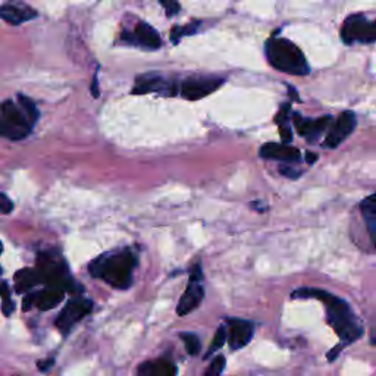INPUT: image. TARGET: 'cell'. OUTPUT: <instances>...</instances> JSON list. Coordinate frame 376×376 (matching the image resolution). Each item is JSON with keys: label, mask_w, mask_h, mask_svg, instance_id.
I'll return each mask as SVG.
<instances>
[{"label": "cell", "mask_w": 376, "mask_h": 376, "mask_svg": "<svg viewBox=\"0 0 376 376\" xmlns=\"http://www.w3.org/2000/svg\"><path fill=\"white\" fill-rule=\"evenodd\" d=\"M13 309H15V305H13V301L10 300V297L2 298V310H3L5 316H10Z\"/></svg>", "instance_id": "cell-27"}, {"label": "cell", "mask_w": 376, "mask_h": 376, "mask_svg": "<svg viewBox=\"0 0 376 376\" xmlns=\"http://www.w3.org/2000/svg\"><path fill=\"white\" fill-rule=\"evenodd\" d=\"M161 3L166 9L168 15H175V13L180 10L178 0H161Z\"/></svg>", "instance_id": "cell-26"}, {"label": "cell", "mask_w": 376, "mask_h": 376, "mask_svg": "<svg viewBox=\"0 0 376 376\" xmlns=\"http://www.w3.org/2000/svg\"><path fill=\"white\" fill-rule=\"evenodd\" d=\"M308 162L309 164H313L314 161H316V159H317V154H314V153H308Z\"/></svg>", "instance_id": "cell-32"}, {"label": "cell", "mask_w": 376, "mask_h": 376, "mask_svg": "<svg viewBox=\"0 0 376 376\" xmlns=\"http://www.w3.org/2000/svg\"><path fill=\"white\" fill-rule=\"evenodd\" d=\"M331 122V117H325V118H319V120H305V118H300V117H296V126H297V131L303 136L306 137L308 140H316L317 137H319L325 129L328 128Z\"/></svg>", "instance_id": "cell-16"}, {"label": "cell", "mask_w": 376, "mask_h": 376, "mask_svg": "<svg viewBox=\"0 0 376 376\" xmlns=\"http://www.w3.org/2000/svg\"><path fill=\"white\" fill-rule=\"evenodd\" d=\"M150 92H157V93H165L166 96H173L175 94V87H173L172 82L166 81L165 78L159 77V75H153V74L138 78L134 93L144 94V93H150Z\"/></svg>", "instance_id": "cell-12"}, {"label": "cell", "mask_w": 376, "mask_h": 376, "mask_svg": "<svg viewBox=\"0 0 376 376\" xmlns=\"http://www.w3.org/2000/svg\"><path fill=\"white\" fill-rule=\"evenodd\" d=\"M37 272L40 275V281L48 282L52 287H61L68 290L72 284L69 280L68 269L59 257H53L50 254H43L38 259Z\"/></svg>", "instance_id": "cell-5"}, {"label": "cell", "mask_w": 376, "mask_h": 376, "mask_svg": "<svg viewBox=\"0 0 376 376\" xmlns=\"http://www.w3.org/2000/svg\"><path fill=\"white\" fill-rule=\"evenodd\" d=\"M134 40L141 46H146L149 49H157L162 45V40L159 37L157 31L153 27H150L146 22H140L136 28L134 33Z\"/></svg>", "instance_id": "cell-17"}, {"label": "cell", "mask_w": 376, "mask_h": 376, "mask_svg": "<svg viewBox=\"0 0 376 376\" xmlns=\"http://www.w3.org/2000/svg\"><path fill=\"white\" fill-rule=\"evenodd\" d=\"M53 363H55V360L53 359H49V360H45V361H40L38 368H40L41 372H46V370H49L53 366Z\"/></svg>", "instance_id": "cell-30"}, {"label": "cell", "mask_w": 376, "mask_h": 376, "mask_svg": "<svg viewBox=\"0 0 376 376\" xmlns=\"http://www.w3.org/2000/svg\"><path fill=\"white\" fill-rule=\"evenodd\" d=\"M37 282H40V275L36 269H22L15 275V287L18 293L30 290Z\"/></svg>", "instance_id": "cell-19"}, {"label": "cell", "mask_w": 376, "mask_h": 376, "mask_svg": "<svg viewBox=\"0 0 376 376\" xmlns=\"http://www.w3.org/2000/svg\"><path fill=\"white\" fill-rule=\"evenodd\" d=\"M0 297L2 298L10 297V291H9V287L6 282H0Z\"/></svg>", "instance_id": "cell-31"}, {"label": "cell", "mask_w": 376, "mask_h": 376, "mask_svg": "<svg viewBox=\"0 0 376 376\" xmlns=\"http://www.w3.org/2000/svg\"><path fill=\"white\" fill-rule=\"evenodd\" d=\"M34 300H36V293H31V294H28L25 298H24V303H22V309L27 312V310H30L34 305Z\"/></svg>", "instance_id": "cell-29"}, {"label": "cell", "mask_w": 376, "mask_h": 376, "mask_svg": "<svg viewBox=\"0 0 376 376\" xmlns=\"http://www.w3.org/2000/svg\"><path fill=\"white\" fill-rule=\"evenodd\" d=\"M294 297H313L321 300L326 306L328 322L334 328L338 337L344 342H353L361 335V326L356 316L353 314L350 306L335 296H332L324 290H314V288H300L294 294Z\"/></svg>", "instance_id": "cell-1"}, {"label": "cell", "mask_w": 376, "mask_h": 376, "mask_svg": "<svg viewBox=\"0 0 376 376\" xmlns=\"http://www.w3.org/2000/svg\"><path fill=\"white\" fill-rule=\"evenodd\" d=\"M356 128V115L353 112H344L329 129L325 138V146L329 149H335L349 137Z\"/></svg>", "instance_id": "cell-10"}, {"label": "cell", "mask_w": 376, "mask_h": 376, "mask_svg": "<svg viewBox=\"0 0 376 376\" xmlns=\"http://www.w3.org/2000/svg\"><path fill=\"white\" fill-rule=\"evenodd\" d=\"M280 171H281L282 175H285V177H288V178H297V177L300 175V172H298V171H296V169H293V168H290V166H285V165H282V166L280 168Z\"/></svg>", "instance_id": "cell-28"}, {"label": "cell", "mask_w": 376, "mask_h": 376, "mask_svg": "<svg viewBox=\"0 0 376 376\" xmlns=\"http://www.w3.org/2000/svg\"><path fill=\"white\" fill-rule=\"evenodd\" d=\"M18 100H20V106L22 109V112L25 113V117L27 120L30 121L31 125H34L40 117V113H38V109L36 106V103L33 102V100L30 97H27L24 94H20L18 96Z\"/></svg>", "instance_id": "cell-21"}, {"label": "cell", "mask_w": 376, "mask_h": 376, "mask_svg": "<svg viewBox=\"0 0 376 376\" xmlns=\"http://www.w3.org/2000/svg\"><path fill=\"white\" fill-rule=\"evenodd\" d=\"M65 293H66L65 288L48 285L46 290H41V291L36 293L34 306L38 308L40 310L53 309V308H56L64 300Z\"/></svg>", "instance_id": "cell-15"}, {"label": "cell", "mask_w": 376, "mask_h": 376, "mask_svg": "<svg viewBox=\"0 0 376 376\" xmlns=\"http://www.w3.org/2000/svg\"><path fill=\"white\" fill-rule=\"evenodd\" d=\"M33 17H34V13H27L22 9L10 6V5H5V6L0 8V18L9 24H13V25H18L22 21H27Z\"/></svg>", "instance_id": "cell-20"}, {"label": "cell", "mask_w": 376, "mask_h": 376, "mask_svg": "<svg viewBox=\"0 0 376 376\" xmlns=\"http://www.w3.org/2000/svg\"><path fill=\"white\" fill-rule=\"evenodd\" d=\"M260 156L282 162L300 161V152L296 147L288 146V144H277V143H268L265 146H262V149H260Z\"/></svg>", "instance_id": "cell-13"}, {"label": "cell", "mask_w": 376, "mask_h": 376, "mask_svg": "<svg viewBox=\"0 0 376 376\" xmlns=\"http://www.w3.org/2000/svg\"><path fill=\"white\" fill-rule=\"evenodd\" d=\"M0 273H2V269H0Z\"/></svg>", "instance_id": "cell-36"}, {"label": "cell", "mask_w": 376, "mask_h": 376, "mask_svg": "<svg viewBox=\"0 0 376 376\" xmlns=\"http://www.w3.org/2000/svg\"><path fill=\"white\" fill-rule=\"evenodd\" d=\"M253 332L254 328L252 322L243 319H231L226 328V338L229 345L233 347L234 350H238L252 341Z\"/></svg>", "instance_id": "cell-11"}, {"label": "cell", "mask_w": 376, "mask_h": 376, "mask_svg": "<svg viewBox=\"0 0 376 376\" xmlns=\"http://www.w3.org/2000/svg\"><path fill=\"white\" fill-rule=\"evenodd\" d=\"M360 209H361V215H363L368 233L376 249V194L368 197L363 203H361Z\"/></svg>", "instance_id": "cell-18"}, {"label": "cell", "mask_w": 376, "mask_h": 376, "mask_svg": "<svg viewBox=\"0 0 376 376\" xmlns=\"http://www.w3.org/2000/svg\"><path fill=\"white\" fill-rule=\"evenodd\" d=\"M341 36L345 43L376 41V22H369L361 15H353L349 20H345Z\"/></svg>", "instance_id": "cell-6"}, {"label": "cell", "mask_w": 376, "mask_h": 376, "mask_svg": "<svg viewBox=\"0 0 376 376\" xmlns=\"http://www.w3.org/2000/svg\"><path fill=\"white\" fill-rule=\"evenodd\" d=\"M221 84L222 80L216 77H193L182 82L181 94L187 100H198L218 90Z\"/></svg>", "instance_id": "cell-9"}, {"label": "cell", "mask_w": 376, "mask_h": 376, "mask_svg": "<svg viewBox=\"0 0 376 376\" xmlns=\"http://www.w3.org/2000/svg\"><path fill=\"white\" fill-rule=\"evenodd\" d=\"M205 297V290L203 285H201V272L198 268H196L191 273L190 278V284H188L185 293L182 294L177 312L180 316H185L190 312H193L194 309H197L200 306L201 300Z\"/></svg>", "instance_id": "cell-8"}, {"label": "cell", "mask_w": 376, "mask_h": 376, "mask_svg": "<svg viewBox=\"0 0 376 376\" xmlns=\"http://www.w3.org/2000/svg\"><path fill=\"white\" fill-rule=\"evenodd\" d=\"M205 376H218V375H212V373H208V372H206Z\"/></svg>", "instance_id": "cell-35"}, {"label": "cell", "mask_w": 376, "mask_h": 376, "mask_svg": "<svg viewBox=\"0 0 376 376\" xmlns=\"http://www.w3.org/2000/svg\"><path fill=\"white\" fill-rule=\"evenodd\" d=\"M33 125L20 106L10 100L0 105V136L9 140H22L31 133Z\"/></svg>", "instance_id": "cell-4"}, {"label": "cell", "mask_w": 376, "mask_h": 376, "mask_svg": "<svg viewBox=\"0 0 376 376\" xmlns=\"http://www.w3.org/2000/svg\"><path fill=\"white\" fill-rule=\"evenodd\" d=\"M93 96L94 97H99V90H97V77H94V81H93Z\"/></svg>", "instance_id": "cell-33"}, {"label": "cell", "mask_w": 376, "mask_h": 376, "mask_svg": "<svg viewBox=\"0 0 376 376\" xmlns=\"http://www.w3.org/2000/svg\"><path fill=\"white\" fill-rule=\"evenodd\" d=\"M137 376H177V366L166 359L149 360L140 365Z\"/></svg>", "instance_id": "cell-14"}, {"label": "cell", "mask_w": 376, "mask_h": 376, "mask_svg": "<svg viewBox=\"0 0 376 376\" xmlns=\"http://www.w3.org/2000/svg\"><path fill=\"white\" fill-rule=\"evenodd\" d=\"M2 252H3V245H2V243H0V254H2Z\"/></svg>", "instance_id": "cell-34"}, {"label": "cell", "mask_w": 376, "mask_h": 376, "mask_svg": "<svg viewBox=\"0 0 376 376\" xmlns=\"http://www.w3.org/2000/svg\"><path fill=\"white\" fill-rule=\"evenodd\" d=\"M226 341V328L225 326H221L218 331H216V334H215V338L210 344V349L208 352V356H212L216 350H219L221 347L225 344Z\"/></svg>", "instance_id": "cell-23"}, {"label": "cell", "mask_w": 376, "mask_h": 376, "mask_svg": "<svg viewBox=\"0 0 376 376\" xmlns=\"http://www.w3.org/2000/svg\"><path fill=\"white\" fill-rule=\"evenodd\" d=\"M12 209H13V203L10 201V198L6 194L0 193V213L8 215L12 212Z\"/></svg>", "instance_id": "cell-25"}, {"label": "cell", "mask_w": 376, "mask_h": 376, "mask_svg": "<svg viewBox=\"0 0 376 376\" xmlns=\"http://www.w3.org/2000/svg\"><path fill=\"white\" fill-rule=\"evenodd\" d=\"M93 303L87 298H74L71 300L62 313L57 316L56 326L59 328L64 334H68V331L74 326L84 316L90 313Z\"/></svg>", "instance_id": "cell-7"}, {"label": "cell", "mask_w": 376, "mask_h": 376, "mask_svg": "<svg viewBox=\"0 0 376 376\" xmlns=\"http://www.w3.org/2000/svg\"><path fill=\"white\" fill-rule=\"evenodd\" d=\"M136 265V256L129 250H125L99 256L90 263L89 270L94 278L103 280L113 288L125 290L133 284V270Z\"/></svg>", "instance_id": "cell-2"}, {"label": "cell", "mask_w": 376, "mask_h": 376, "mask_svg": "<svg viewBox=\"0 0 376 376\" xmlns=\"http://www.w3.org/2000/svg\"><path fill=\"white\" fill-rule=\"evenodd\" d=\"M373 342H375V344H376V340H375V341H373Z\"/></svg>", "instance_id": "cell-37"}, {"label": "cell", "mask_w": 376, "mask_h": 376, "mask_svg": "<svg viewBox=\"0 0 376 376\" xmlns=\"http://www.w3.org/2000/svg\"><path fill=\"white\" fill-rule=\"evenodd\" d=\"M184 344H185V349L188 352V354H191V356H196L198 354L200 349H201V344H200V340L197 335L194 334H182L181 335Z\"/></svg>", "instance_id": "cell-22"}, {"label": "cell", "mask_w": 376, "mask_h": 376, "mask_svg": "<svg viewBox=\"0 0 376 376\" xmlns=\"http://www.w3.org/2000/svg\"><path fill=\"white\" fill-rule=\"evenodd\" d=\"M224 369H225V357L224 356H218V357L213 359V361H212L209 369H208V373L221 376V373H222Z\"/></svg>", "instance_id": "cell-24"}, {"label": "cell", "mask_w": 376, "mask_h": 376, "mask_svg": "<svg viewBox=\"0 0 376 376\" xmlns=\"http://www.w3.org/2000/svg\"><path fill=\"white\" fill-rule=\"evenodd\" d=\"M266 56L273 68L291 75H306L309 65L303 52L285 38H272L266 45Z\"/></svg>", "instance_id": "cell-3"}]
</instances>
